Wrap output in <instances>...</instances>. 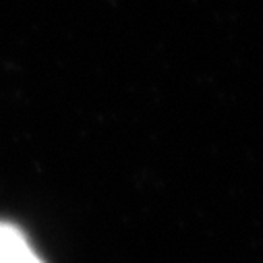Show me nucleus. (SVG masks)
Here are the masks:
<instances>
[{"instance_id":"obj_1","label":"nucleus","mask_w":263,"mask_h":263,"mask_svg":"<svg viewBox=\"0 0 263 263\" xmlns=\"http://www.w3.org/2000/svg\"><path fill=\"white\" fill-rule=\"evenodd\" d=\"M0 263H44V261L17 226L9 222H0Z\"/></svg>"}]
</instances>
